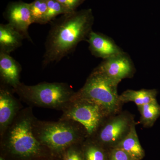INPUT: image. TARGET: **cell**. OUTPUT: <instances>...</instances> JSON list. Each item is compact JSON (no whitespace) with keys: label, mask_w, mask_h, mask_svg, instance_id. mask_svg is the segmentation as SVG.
<instances>
[{"label":"cell","mask_w":160,"mask_h":160,"mask_svg":"<svg viewBox=\"0 0 160 160\" xmlns=\"http://www.w3.org/2000/svg\"><path fill=\"white\" fill-rule=\"evenodd\" d=\"M94 17L91 9L64 14L51 24L45 44L42 65L60 62L70 54L92 31Z\"/></svg>","instance_id":"obj_1"},{"label":"cell","mask_w":160,"mask_h":160,"mask_svg":"<svg viewBox=\"0 0 160 160\" xmlns=\"http://www.w3.org/2000/svg\"><path fill=\"white\" fill-rule=\"evenodd\" d=\"M36 118L29 107L22 109L1 139L7 154L18 160H34L46 156L47 149L35 137L32 126Z\"/></svg>","instance_id":"obj_2"},{"label":"cell","mask_w":160,"mask_h":160,"mask_svg":"<svg viewBox=\"0 0 160 160\" xmlns=\"http://www.w3.org/2000/svg\"><path fill=\"white\" fill-rule=\"evenodd\" d=\"M32 132L36 138L47 150L62 157L67 149L82 144L88 137L84 126L71 120L46 122L36 118Z\"/></svg>","instance_id":"obj_3"},{"label":"cell","mask_w":160,"mask_h":160,"mask_svg":"<svg viewBox=\"0 0 160 160\" xmlns=\"http://www.w3.org/2000/svg\"><path fill=\"white\" fill-rule=\"evenodd\" d=\"M15 92L30 106L62 110L75 92L66 83L42 82L33 86L21 83Z\"/></svg>","instance_id":"obj_4"},{"label":"cell","mask_w":160,"mask_h":160,"mask_svg":"<svg viewBox=\"0 0 160 160\" xmlns=\"http://www.w3.org/2000/svg\"><path fill=\"white\" fill-rule=\"evenodd\" d=\"M118 84L96 68L74 96L95 102L110 116L122 111L123 105L118 94Z\"/></svg>","instance_id":"obj_5"},{"label":"cell","mask_w":160,"mask_h":160,"mask_svg":"<svg viewBox=\"0 0 160 160\" xmlns=\"http://www.w3.org/2000/svg\"><path fill=\"white\" fill-rule=\"evenodd\" d=\"M62 112L60 119L73 120L80 123L86 129L88 137L92 135L109 116L98 103L74 95Z\"/></svg>","instance_id":"obj_6"},{"label":"cell","mask_w":160,"mask_h":160,"mask_svg":"<svg viewBox=\"0 0 160 160\" xmlns=\"http://www.w3.org/2000/svg\"><path fill=\"white\" fill-rule=\"evenodd\" d=\"M135 123L133 115L122 111L108 117L89 138L109 150L115 148L126 137Z\"/></svg>","instance_id":"obj_7"},{"label":"cell","mask_w":160,"mask_h":160,"mask_svg":"<svg viewBox=\"0 0 160 160\" xmlns=\"http://www.w3.org/2000/svg\"><path fill=\"white\" fill-rule=\"evenodd\" d=\"M96 68L118 84L123 79L133 77L136 72L131 58L125 52L103 60Z\"/></svg>","instance_id":"obj_8"},{"label":"cell","mask_w":160,"mask_h":160,"mask_svg":"<svg viewBox=\"0 0 160 160\" xmlns=\"http://www.w3.org/2000/svg\"><path fill=\"white\" fill-rule=\"evenodd\" d=\"M6 18L8 23L25 39L32 41L28 32L29 26L33 23L30 4L22 2L12 3L7 8Z\"/></svg>","instance_id":"obj_9"},{"label":"cell","mask_w":160,"mask_h":160,"mask_svg":"<svg viewBox=\"0 0 160 160\" xmlns=\"http://www.w3.org/2000/svg\"><path fill=\"white\" fill-rule=\"evenodd\" d=\"M22 108L21 104L9 89H0V136L2 137L11 125Z\"/></svg>","instance_id":"obj_10"},{"label":"cell","mask_w":160,"mask_h":160,"mask_svg":"<svg viewBox=\"0 0 160 160\" xmlns=\"http://www.w3.org/2000/svg\"><path fill=\"white\" fill-rule=\"evenodd\" d=\"M87 42L89 43V49L91 54L103 60L124 52L112 39L100 32L92 31Z\"/></svg>","instance_id":"obj_11"},{"label":"cell","mask_w":160,"mask_h":160,"mask_svg":"<svg viewBox=\"0 0 160 160\" xmlns=\"http://www.w3.org/2000/svg\"><path fill=\"white\" fill-rule=\"evenodd\" d=\"M21 66L9 54L0 52V76L3 83L16 89L20 81Z\"/></svg>","instance_id":"obj_12"},{"label":"cell","mask_w":160,"mask_h":160,"mask_svg":"<svg viewBox=\"0 0 160 160\" xmlns=\"http://www.w3.org/2000/svg\"><path fill=\"white\" fill-rule=\"evenodd\" d=\"M22 35L9 23L0 25V52L10 54L21 47Z\"/></svg>","instance_id":"obj_13"},{"label":"cell","mask_w":160,"mask_h":160,"mask_svg":"<svg viewBox=\"0 0 160 160\" xmlns=\"http://www.w3.org/2000/svg\"><path fill=\"white\" fill-rule=\"evenodd\" d=\"M136 123L132 126L128 135L115 147L126 152L134 160H142L145 156V152L140 144L136 129Z\"/></svg>","instance_id":"obj_14"},{"label":"cell","mask_w":160,"mask_h":160,"mask_svg":"<svg viewBox=\"0 0 160 160\" xmlns=\"http://www.w3.org/2000/svg\"><path fill=\"white\" fill-rule=\"evenodd\" d=\"M157 90L155 89H128L119 95L122 104L133 102L137 106L148 104L156 99Z\"/></svg>","instance_id":"obj_15"},{"label":"cell","mask_w":160,"mask_h":160,"mask_svg":"<svg viewBox=\"0 0 160 160\" xmlns=\"http://www.w3.org/2000/svg\"><path fill=\"white\" fill-rule=\"evenodd\" d=\"M84 160H108L109 150L89 137L81 145Z\"/></svg>","instance_id":"obj_16"},{"label":"cell","mask_w":160,"mask_h":160,"mask_svg":"<svg viewBox=\"0 0 160 160\" xmlns=\"http://www.w3.org/2000/svg\"><path fill=\"white\" fill-rule=\"evenodd\" d=\"M141 117L140 122L145 128H150L160 116V106L157 100L138 106Z\"/></svg>","instance_id":"obj_17"},{"label":"cell","mask_w":160,"mask_h":160,"mask_svg":"<svg viewBox=\"0 0 160 160\" xmlns=\"http://www.w3.org/2000/svg\"><path fill=\"white\" fill-rule=\"evenodd\" d=\"M30 5L33 23L44 24L47 9V0H35Z\"/></svg>","instance_id":"obj_18"},{"label":"cell","mask_w":160,"mask_h":160,"mask_svg":"<svg viewBox=\"0 0 160 160\" xmlns=\"http://www.w3.org/2000/svg\"><path fill=\"white\" fill-rule=\"evenodd\" d=\"M47 9L44 18V24L51 22L58 15L67 14L64 6L57 0H47Z\"/></svg>","instance_id":"obj_19"},{"label":"cell","mask_w":160,"mask_h":160,"mask_svg":"<svg viewBox=\"0 0 160 160\" xmlns=\"http://www.w3.org/2000/svg\"><path fill=\"white\" fill-rule=\"evenodd\" d=\"M82 144L74 145L67 149L63 155V160H84L81 149Z\"/></svg>","instance_id":"obj_20"},{"label":"cell","mask_w":160,"mask_h":160,"mask_svg":"<svg viewBox=\"0 0 160 160\" xmlns=\"http://www.w3.org/2000/svg\"><path fill=\"white\" fill-rule=\"evenodd\" d=\"M108 160H134L126 152L115 147L109 149Z\"/></svg>","instance_id":"obj_21"},{"label":"cell","mask_w":160,"mask_h":160,"mask_svg":"<svg viewBox=\"0 0 160 160\" xmlns=\"http://www.w3.org/2000/svg\"><path fill=\"white\" fill-rule=\"evenodd\" d=\"M66 9L67 13L76 11L75 9L84 0H57Z\"/></svg>","instance_id":"obj_22"},{"label":"cell","mask_w":160,"mask_h":160,"mask_svg":"<svg viewBox=\"0 0 160 160\" xmlns=\"http://www.w3.org/2000/svg\"><path fill=\"white\" fill-rule=\"evenodd\" d=\"M0 160H5V159L1 157V158H0Z\"/></svg>","instance_id":"obj_23"},{"label":"cell","mask_w":160,"mask_h":160,"mask_svg":"<svg viewBox=\"0 0 160 160\" xmlns=\"http://www.w3.org/2000/svg\"><path fill=\"white\" fill-rule=\"evenodd\" d=\"M34 160H42V159H36Z\"/></svg>","instance_id":"obj_24"}]
</instances>
